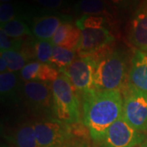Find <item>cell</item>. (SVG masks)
Here are the masks:
<instances>
[{
	"instance_id": "3",
	"label": "cell",
	"mask_w": 147,
	"mask_h": 147,
	"mask_svg": "<svg viewBox=\"0 0 147 147\" xmlns=\"http://www.w3.org/2000/svg\"><path fill=\"white\" fill-rule=\"evenodd\" d=\"M127 64L123 54L114 49L97 61L94 74V89L122 91L127 84Z\"/></svg>"
},
{
	"instance_id": "25",
	"label": "cell",
	"mask_w": 147,
	"mask_h": 147,
	"mask_svg": "<svg viewBox=\"0 0 147 147\" xmlns=\"http://www.w3.org/2000/svg\"><path fill=\"white\" fill-rule=\"evenodd\" d=\"M7 71V64L4 58L0 55V72L5 73Z\"/></svg>"
},
{
	"instance_id": "26",
	"label": "cell",
	"mask_w": 147,
	"mask_h": 147,
	"mask_svg": "<svg viewBox=\"0 0 147 147\" xmlns=\"http://www.w3.org/2000/svg\"><path fill=\"white\" fill-rule=\"evenodd\" d=\"M142 147H147V137L146 139V141L144 142V143L142 145Z\"/></svg>"
},
{
	"instance_id": "9",
	"label": "cell",
	"mask_w": 147,
	"mask_h": 147,
	"mask_svg": "<svg viewBox=\"0 0 147 147\" xmlns=\"http://www.w3.org/2000/svg\"><path fill=\"white\" fill-rule=\"evenodd\" d=\"M23 95L32 110L53 115V84L38 81L26 82L23 85Z\"/></svg>"
},
{
	"instance_id": "2",
	"label": "cell",
	"mask_w": 147,
	"mask_h": 147,
	"mask_svg": "<svg viewBox=\"0 0 147 147\" xmlns=\"http://www.w3.org/2000/svg\"><path fill=\"white\" fill-rule=\"evenodd\" d=\"M75 24L81 32L76 51L78 57H91L97 61L102 55L113 49L115 37L108 28L109 23L105 18L82 16Z\"/></svg>"
},
{
	"instance_id": "10",
	"label": "cell",
	"mask_w": 147,
	"mask_h": 147,
	"mask_svg": "<svg viewBox=\"0 0 147 147\" xmlns=\"http://www.w3.org/2000/svg\"><path fill=\"white\" fill-rule=\"evenodd\" d=\"M127 38L136 49L147 53V0L134 11L127 26Z\"/></svg>"
},
{
	"instance_id": "21",
	"label": "cell",
	"mask_w": 147,
	"mask_h": 147,
	"mask_svg": "<svg viewBox=\"0 0 147 147\" xmlns=\"http://www.w3.org/2000/svg\"><path fill=\"white\" fill-rule=\"evenodd\" d=\"M23 45L22 39H16L9 37L6 32L0 28V49L1 52L7 50L21 51Z\"/></svg>"
},
{
	"instance_id": "15",
	"label": "cell",
	"mask_w": 147,
	"mask_h": 147,
	"mask_svg": "<svg viewBox=\"0 0 147 147\" xmlns=\"http://www.w3.org/2000/svg\"><path fill=\"white\" fill-rule=\"evenodd\" d=\"M75 9L82 16H102L109 24L115 21L112 10L105 0H80L75 6Z\"/></svg>"
},
{
	"instance_id": "17",
	"label": "cell",
	"mask_w": 147,
	"mask_h": 147,
	"mask_svg": "<svg viewBox=\"0 0 147 147\" xmlns=\"http://www.w3.org/2000/svg\"><path fill=\"white\" fill-rule=\"evenodd\" d=\"M18 74L7 71L0 74V92L2 99H12L16 95Z\"/></svg>"
},
{
	"instance_id": "8",
	"label": "cell",
	"mask_w": 147,
	"mask_h": 147,
	"mask_svg": "<svg viewBox=\"0 0 147 147\" xmlns=\"http://www.w3.org/2000/svg\"><path fill=\"white\" fill-rule=\"evenodd\" d=\"M146 139L145 134L132 127L121 116L108 128L100 144L101 147H136L142 145Z\"/></svg>"
},
{
	"instance_id": "16",
	"label": "cell",
	"mask_w": 147,
	"mask_h": 147,
	"mask_svg": "<svg viewBox=\"0 0 147 147\" xmlns=\"http://www.w3.org/2000/svg\"><path fill=\"white\" fill-rule=\"evenodd\" d=\"M77 52L59 46H54L49 64L57 69L65 68L76 59Z\"/></svg>"
},
{
	"instance_id": "29",
	"label": "cell",
	"mask_w": 147,
	"mask_h": 147,
	"mask_svg": "<svg viewBox=\"0 0 147 147\" xmlns=\"http://www.w3.org/2000/svg\"><path fill=\"white\" fill-rule=\"evenodd\" d=\"M2 147H11V146H6V145H4V146H2Z\"/></svg>"
},
{
	"instance_id": "12",
	"label": "cell",
	"mask_w": 147,
	"mask_h": 147,
	"mask_svg": "<svg viewBox=\"0 0 147 147\" xmlns=\"http://www.w3.org/2000/svg\"><path fill=\"white\" fill-rule=\"evenodd\" d=\"M127 84L147 93V53L135 49L128 71Z\"/></svg>"
},
{
	"instance_id": "5",
	"label": "cell",
	"mask_w": 147,
	"mask_h": 147,
	"mask_svg": "<svg viewBox=\"0 0 147 147\" xmlns=\"http://www.w3.org/2000/svg\"><path fill=\"white\" fill-rule=\"evenodd\" d=\"M34 128L38 147H77L72 126L56 118L47 117L35 121Z\"/></svg>"
},
{
	"instance_id": "14",
	"label": "cell",
	"mask_w": 147,
	"mask_h": 147,
	"mask_svg": "<svg viewBox=\"0 0 147 147\" xmlns=\"http://www.w3.org/2000/svg\"><path fill=\"white\" fill-rule=\"evenodd\" d=\"M11 147H38L34 123L26 122L14 128L7 137Z\"/></svg>"
},
{
	"instance_id": "1",
	"label": "cell",
	"mask_w": 147,
	"mask_h": 147,
	"mask_svg": "<svg viewBox=\"0 0 147 147\" xmlns=\"http://www.w3.org/2000/svg\"><path fill=\"white\" fill-rule=\"evenodd\" d=\"M79 97H82L84 126L92 139L100 143L108 128L122 116V92L92 89Z\"/></svg>"
},
{
	"instance_id": "20",
	"label": "cell",
	"mask_w": 147,
	"mask_h": 147,
	"mask_svg": "<svg viewBox=\"0 0 147 147\" xmlns=\"http://www.w3.org/2000/svg\"><path fill=\"white\" fill-rule=\"evenodd\" d=\"M34 50L37 61L40 63L49 64L53 55L54 45L51 40L37 39L34 42Z\"/></svg>"
},
{
	"instance_id": "24",
	"label": "cell",
	"mask_w": 147,
	"mask_h": 147,
	"mask_svg": "<svg viewBox=\"0 0 147 147\" xmlns=\"http://www.w3.org/2000/svg\"><path fill=\"white\" fill-rule=\"evenodd\" d=\"M110 4L119 10H128L131 6L135 5L137 0H109Z\"/></svg>"
},
{
	"instance_id": "6",
	"label": "cell",
	"mask_w": 147,
	"mask_h": 147,
	"mask_svg": "<svg viewBox=\"0 0 147 147\" xmlns=\"http://www.w3.org/2000/svg\"><path fill=\"white\" fill-rule=\"evenodd\" d=\"M121 92L123 95L122 117L137 131H147V93L128 84Z\"/></svg>"
},
{
	"instance_id": "18",
	"label": "cell",
	"mask_w": 147,
	"mask_h": 147,
	"mask_svg": "<svg viewBox=\"0 0 147 147\" xmlns=\"http://www.w3.org/2000/svg\"><path fill=\"white\" fill-rule=\"evenodd\" d=\"M1 29H3L8 36L16 39H22L23 37L30 36L32 34L31 29L21 19H14L2 24Z\"/></svg>"
},
{
	"instance_id": "7",
	"label": "cell",
	"mask_w": 147,
	"mask_h": 147,
	"mask_svg": "<svg viewBox=\"0 0 147 147\" xmlns=\"http://www.w3.org/2000/svg\"><path fill=\"white\" fill-rule=\"evenodd\" d=\"M96 61L91 57L76 58L65 68L60 69L69 80L78 94L94 89V74Z\"/></svg>"
},
{
	"instance_id": "19",
	"label": "cell",
	"mask_w": 147,
	"mask_h": 147,
	"mask_svg": "<svg viewBox=\"0 0 147 147\" xmlns=\"http://www.w3.org/2000/svg\"><path fill=\"white\" fill-rule=\"evenodd\" d=\"M1 56L4 58L7 64V71L16 73L21 71L26 65L28 57L21 51L7 50L1 52Z\"/></svg>"
},
{
	"instance_id": "28",
	"label": "cell",
	"mask_w": 147,
	"mask_h": 147,
	"mask_svg": "<svg viewBox=\"0 0 147 147\" xmlns=\"http://www.w3.org/2000/svg\"><path fill=\"white\" fill-rule=\"evenodd\" d=\"M80 147H88V146L87 144H85V143H84V144H83V145H82V146H80Z\"/></svg>"
},
{
	"instance_id": "22",
	"label": "cell",
	"mask_w": 147,
	"mask_h": 147,
	"mask_svg": "<svg viewBox=\"0 0 147 147\" xmlns=\"http://www.w3.org/2000/svg\"><path fill=\"white\" fill-rule=\"evenodd\" d=\"M16 7L11 3H3L0 5V22L1 25L18 18Z\"/></svg>"
},
{
	"instance_id": "4",
	"label": "cell",
	"mask_w": 147,
	"mask_h": 147,
	"mask_svg": "<svg viewBox=\"0 0 147 147\" xmlns=\"http://www.w3.org/2000/svg\"><path fill=\"white\" fill-rule=\"evenodd\" d=\"M53 115L69 125L80 123L79 95L63 74L53 83Z\"/></svg>"
},
{
	"instance_id": "23",
	"label": "cell",
	"mask_w": 147,
	"mask_h": 147,
	"mask_svg": "<svg viewBox=\"0 0 147 147\" xmlns=\"http://www.w3.org/2000/svg\"><path fill=\"white\" fill-rule=\"evenodd\" d=\"M38 5L47 9L57 10L63 7L65 0H34Z\"/></svg>"
},
{
	"instance_id": "13",
	"label": "cell",
	"mask_w": 147,
	"mask_h": 147,
	"mask_svg": "<svg viewBox=\"0 0 147 147\" xmlns=\"http://www.w3.org/2000/svg\"><path fill=\"white\" fill-rule=\"evenodd\" d=\"M81 32L79 27L70 21L64 22L56 31L51 39L54 46L65 47L72 51H77L80 42Z\"/></svg>"
},
{
	"instance_id": "30",
	"label": "cell",
	"mask_w": 147,
	"mask_h": 147,
	"mask_svg": "<svg viewBox=\"0 0 147 147\" xmlns=\"http://www.w3.org/2000/svg\"><path fill=\"white\" fill-rule=\"evenodd\" d=\"M81 146H82V145H81ZM80 146H79V147H80Z\"/></svg>"
},
{
	"instance_id": "27",
	"label": "cell",
	"mask_w": 147,
	"mask_h": 147,
	"mask_svg": "<svg viewBox=\"0 0 147 147\" xmlns=\"http://www.w3.org/2000/svg\"><path fill=\"white\" fill-rule=\"evenodd\" d=\"M0 1H1V3H10L12 0H0Z\"/></svg>"
},
{
	"instance_id": "11",
	"label": "cell",
	"mask_w": 147,
	"mask_h": 147,
	"mask_svg": "<svg viewBox=\"0 0 147 147\" xmlns=\"http://www.w3.org/2000/svg\"><path fill=\"white\" fill-rule=\"evenodd\" d=\"M69 17L61 15H42L34 18L31 23L32 34L37 39L51 40L57 29Z\"/></svg>"
}]
</instances>
